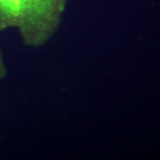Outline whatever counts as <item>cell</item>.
<instances>
[{"mask_svg": "<svg viewBox=\"0 0 160 160\" xmlns=\"http://www.w3.org/2000/svg\"><path fill=\"white\" fill-rule=\"evenodd\" d=\"M59 0H28L27 8L23 16L29 28L41 30L51 21Z\"/></svg>", "mask_w": 160, "mask_h": 160, "instance_id": "1", "label": "cell"}, {"mask_svg": "<svg viewBox=\"0 0 160 160\" xmlns=\"http://www.w3.org/2000/svg\"><path fill=\"white\" fill-rule=\"evenodd\" d=\"M60 1H61V2H62V1H63V0H60Z\"/></svg>", "mask_w": 160, "mask_h": 160, "instance_id": "3", "label": "cell"}, {"mask_svg": "<svg viewBox=\"0 0 160 160\" xmlns=\"http://www.w3.org/2000/svg\"><path fill=\"white\" fill-rule=\"evenodd\" d=\"M28 0H0V13L8 19L23 18Z\"/></svg>", "mask_w": 160, "mask_h": 160, "instance_id": "2", "label": "cell"}]
</instances>
